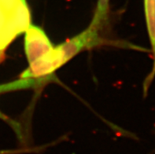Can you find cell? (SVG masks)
Instances as JSON below:
<instances>
[{
  "instance_id": "obj_1",
  "label": "cell",
  "mask_w": 155,
  "mask_h": 154,
  "mask_svg": "<svg viewBox=\"0 0 155 154\" xmlns=\"http://www.w3.org/2000/svg\"><path fill=\"white\" fill-rule=\"evenodd\" d=\"M31 25V14L26 0H0V61L16 38Z\"/></svg>"
},
{
  "instance_id": "obj_2",
  "label": "cell",
  "mask_w": 155,
  "mask_h": 154,
  "mask_svg": "<svg viewBox=\"0 0 155 154\" xmlns=\"http://www.w3.org/2000/svg\"><path fill=\"white\" fill-rule=\"evenodd\" d=\"M24 46L28 64L45 54L54 47L45 31L31 24L25 31Z\"/></svg>"
},
{
  "instance_id": "obj_3",
  "label": "cell",
  "mask_w": 155,
  "mask_h": 154,
  "mask_svg": "<svg viewBox=\"0 0 155 154\" xmlns=\"http://www.w3.org/2000/svg\"><path fill=\"white\" fill-rule=\"evenodd\" d=\"M51 77H43V78H20L10 83L0 84V94L9 93V92L16 91V90H25L28 88L35 87L43 84ZM0 119L6 122L12 128L14 129L16 134L22 138V134L20 128V125L16 121L12 120L3 113L0 111Z\"/></svg>"
},
{
  "instance_id": "obj_4",
  "label": "cell",
  "mask_w": 155,
  "mask_h": 154,
  "mask_svg": "<svg viewBox=\"0 0 155 154\" xmlns=\"http://www.w3.org/2000/svg\"><path fill=\"white\" fill-rule=\"evenodd\" d=\"M144 12L153 57L151 71L143 82V95L147 96L150 87L155 78V0H144Z\"/></svg>"
},
{
  "instance_id": "obj_5",
  "label": "cell",
  "mask_w": 155,
  "mask_h": 154,
  "mask_svg": "<svg viewBox=\"0 0 155 154\" xmlns=\"http://www.w3.org/2000/svg\"><path fill=\"white\" fill-rule=\"evenodd\" d=\"M110 0H98L96 10L94 15L91 22V25L94 26L98 29H102V26L107 21Z\"/></svg>"
},
{
  "instance_id": "obj_6",
  "label": "cell",
  "mask_w": 155,
  "mask_h": 154,
  "mask_svg": "<svg viewBox=\"0 0 155 154\" xmlns=\"http://www.w3.org/2000/svg\"><path fill=\"white\" fill-rule=\"evenodd\" d=\"M45 148L44 146L34 147V148H22L16 149H3L0 150V154H24L31 153V152H39Z\"/></svg>"
}]
</instances>
